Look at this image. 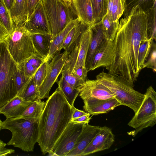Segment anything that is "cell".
<instances>
[{
	"mask_svg": "<svg viewBox=\"0 0 156 156\" xmlns=\"http://www.w3.org/2000/svg\"><path fill=\"white\" fill-rule=\"evenodd\" d=\"M148 39L147 14L137 5L119 22L112 41V62L106 69L108 73L120 76L134 86L141 71L138 62L139 47Z\"/></svg>",
	"mask_w": 156,
	"mask_h": 156,
	"instance_id": "1",
	"label": "cell"
},
{
	"mask_svg": "<svg viewBox=\"0 0 156 156\" xmlns=\"http://www.w3.org/2000/svg\"><path fill=\"white\" fill-rule=\"evenodd\" d=\"M38 122L37 143L45 154L54 146L72 118V110L58 87L45 101Z\"/></svg>",
	"mask_w": 156,
	"mask_h": 156,
	"instance_id": "2",
	"label": "cell"
},
{
	"mask_svg": "<svg viewBox=\"0 0 156 156\" xmlns=\"http://www.w3.org/2000/svg\"><path fill=\"white\" fill-rule=\"evenodd\" d=\"M96 78L110 90L121 105L129 107L135 113L137 112L145 98L144 94L135 90L134 86L117 75L103 71Z\"/></svg>",
	"mask_w": 156,
	"mask_h": 156,
	"instance_id": "3",
	"label": "cell"
},
{
	"mask_svg": "<svg viewBox=\"0 0 156 156\" xmlns=\"http://www.w3.org/2000/svg\"><path fill=\"white\" fill-rule=\"evenodd\" d=\"M1 126L2 129H7L12 133L8 145H12L26 152L33 151L38 138V122L22 119H6L2 122Z\"/></svg>",
	"mask_w": 156,
	"mask_h": 156,
	"instance_id": "4",
	"label": "cell"
},
{
	"mask_svg": "<svg viewBox=\"0 0 156 156\" xmlns=\"http://www.w3.org/2000/svg\"><path fill=\"white\" fill-rule=\"evenodd\" d=\"M49 23L52 37L72 21L78 19L71 1L41 0Z\"/></svg>",
	"mask_w": 156,
	"mask_h": 156,
	"instance_id": "5",
	"label": "cell"
},
{
	"mask_svg": "<svg viewBox=\"0 0 156 156\" xmlns=\"http://www.w3.org/2000/svg\"><path fill=\"white\" fill-rule=\"evenodd\" d=\"M25 23L17 25L13 33L5 41L9 54L16 64L34 56L41 57L34 48L31 34L26 29Z\"/></svg>",
	"mask_w": 156,
	"mask_h": 156,
	"instance_id": "6",
	"label": "cell"
},
{
	"mask_svg": "<svg viewBox=\"0 0 156 156\" xmlns=\"http://www.w3.org/2000/svg\"><path fill=\"white\" fill-rule=\"evenodd\" d=\"M16 68L6 44L0 42V108L17 95L14 78Z\"/></svg>",
	"mask_w": 156,
	"mask_h": 156,
	"instance_id": "7",
	"label": "cell"
},
{
	"mask_svg": "<svg viewBox=\"0 0 156 156\" xmlns=\"http://www.w3.org/2000/svg\"><path fill=\"white\" fill-rule=\"evenodd\" d=\"M144 94L140 106L128 124L134 129L129 133L133 136L144 128L153 127L156 123V92L150 86Z\"/></svg>",
	"mask_w": 156,
	"mask_h": 156,
	"instance_id": "8",
	"label": "cell"
},
{
	"mask_svg": "<svg viewBox=\"0 0 156 156\" xmlns=\"http://www.w3.org/2000/svg\"><path fill=\"white\" fill-rule=\"evenodd\" d=\"M70 53L66 50L57 53L49 63L46 76L41 86L37 99L48 98L49 92L54 83L61 73Z\"/></svg>",
	"mask_w": 156,
	"mask_h": 156,
	"instance_id": "9",
	"label": "cell"
},
{
	"mask_svg": "<svg viewBox=\"0 0 156 156\" xmlns=\"http://www.w3.org/2000/svg\"><path fill=\"white\" fill-rule=\"evenodd\" d=\"M85 124L69 123L54 146L52 151L54 156H66L73 148Z\"/></svg>",
	"mask_w": 156,
	"mask_h": 156,
	"instance_id": "10",
	"label": "cell"
},
{
	"mask_svg": "<svg viewBox=\"0 0 156 156\" xmlns=\"http://www.w3.org/2000/svg\"><path fill=\"white\" fill-rule=\"evenodd\" d=\"M25 26L30 34L51 35L50 26L41 1L36 7Z\"/></svg>",
	"mask_w": 156,
	"mask_h": 156,
	"instance_id": "11",
	"label": "cell"
},
{
	"mask_svg": "<svg viewBox=\"0 0 156 156\" xmlns=\"http://www.w3.org/2000/svg\"><path fill=\"white\" fill-rule=\"evenodd\" d=\"M76 89L83 100L90 98L106 99L114 97L110 90L97 79L87 80Z\"/></svg>",
	"mask_w": 156,
	"mask_h": 156,
	"instance_id": "12",
	"label": "cell"
},
{
	"mask_svg": "<svg viewBox=\"0 0 156 156\" xmlns=\"http://www.w3.org/2000/svg\"><path fill=\"white\" fill-rule=\"evenodd\" d=\"M114 142V135L111 129L105 126L101 127L98 132L82 152L81 156L108 149Z\"/></svg>",
	"mask_w": 156,
	"mask_h": 156,
	"instance_id": "13",
	"label": "cell"
},
{
	"mask_svg": "<svg viewBox=\"0 0 156 156\" xmlns=\"http://www.w3.org/2000/svg\"><path fill=\"white\" fill-rule=\"evenodd\" d=\"M83 101V109L92 115L107 113L121 105L114 97L106 99L90 98L84 99Z\"/></svg>",
	"mask_w": 156,
	"mask_h": 156,
	"instance_id": "14",
	"label": "cell"
},
{
	"mask_svg": "<svg viewBox=\"0 0 156 156\" xmlns=\"http://www.w3.org/2000/svg\"><path fill=\"white\" fill-rule=\"evenodd\" d=\"M113 41L105 39L95 53L92 61L89 71L101 67L107 69L112 60Z\"/></svg>",
	"mask_w": 156,
	"mask_h": 156,
	"instance_id": "15",
	"label": "cell"
},
{
	"mask_svg": "<svg viewBox=\"0 0 156 156\" xmlns=\"http://www.w3.org/2000/svg\"><path fill=\"white\" fill-rule=\"evenodd\" d=\"M100 128L99 126L85 124L73 148L66 156H81L82 152L98 132Z\"/></svg>",
	"mask_w": 156,
	"mask_h": 156,
	"instance_id": "16",
	"label": "cell"
},
{
	"mask_svg": "<svg viewBox=\"0 0 156 156\" xmlns=\"http://www.w3.org/2000/svg\"><path fill=\"white\" fill-rule=\"evenodd\" d=\"M33 102L26 101L16 95L0 108V114L3 115L6 119L17 118Z\"/></svg>",
	"mask_w": 156,
	"mask_h": 156,
	"instance_id": "17",
	"label": "cell"
},
{
	"mask_svg": "<svg viewBox=\"0 0 156 156\" xmlns=\"http://www.w3.org/2000/svg\"><path fill=\"white\" fill-rule=\"evenodd\" d=\"M90 27L92 29V34L85 63V67L88 72L95 53L103 40L105 39L101 21Z\"/></svg>",
	"mask_w": 156,
	"mask_h": 156,
	"instance_id": "18",
	"label": "cell"
},
{
	"mask_svg": "<svg viewBox=\"0 0 156 156\" xmlns=\"http://www.w3.org/2000/svg\"><path fill=\"white\" fill-rule=\"evenodd\" d=\"M72 2L80 22L89 27L95 23L90 0H72Z\"/></svg>",
	"mask_w": 156,
	"mask_h": 156,
	"instance_id": "19",
	"label": "cell"
},
{
	"mask_svg": "<svg viewBox=\"0 0 156 156\" xmlns=\"http://www.w3.org/2000/svg\"><path fill=\"white\" fill-rule=\"evenodd\" d=\"M92 34V31L91 27L87 26L80 36L78 41L77 59L74 72L80 66L85 67L86 58Z\"/></svg>",
	"mask_w": 156,
	"mask_h": 156,
	"instance_id": "20",
	"label": "cell"
},
{
	"mask_svg": "<svg viewBox=\"0 0 156 156\" xmlns=\"http://www.w3.org/2000/svg\"><path fill=\"white\" fill-rule=\"evenodd\" d=\"M79 22V21L78 19L72 21L55 36L53 37H51L49 52L44 61L49 62L59 51V48L66 36L70 30Z\"/></svg>",
	"mask_w": 156,
	"mask_h": 156,
	"instance_id": "21",
	"label": "cell"
},
{
	"mask_svg": "<svg viewBox=\"0 0 156 156\" xmlns=\"http://www.w3.org/2000/svg\"><path fill=\"white\" fill-rule=\"evenodd\" d=\"M87 26L81 22L78 23L66 36L59 48V51L63 49L70 53L78 42L82 33Z\"/></svg>",
	"mask_w": 156,
	"mask_h": 156,
	"instance_id": "22",
	"label": "cell"
},
{
	"mask_svg": "<svg viewBox=\"0 0 156 156\" xmlns=\"http://www.w3.org/2000/svg\"><path fill=\"white\" fill-rule=\"evenodd\" d=\"M31 37L36 51L45 60L49 52L51 35L31 34Z\"/></svg>",
	"mask_w": 156,
	"mask_h": 156,
	"instance_id": "23",
	"label": "cell"
},
{
	"mask_svg": "<svg viewBox=\"0 0 156 156\" xmlns=\"http://www.w3.org/2000/svg\"><path fill=\"white\" fill-rule=\"evenodd\" d=\"M46 102L37 99L29 105L22 114L16 118L22 119L37 123L44 109Z\"/></svg>",
	"mask_w": 156,
	"mask_h": 156,
	"instance_id": "24",
	"label": "cell"
},
{
	"mask_svg": "<svg viewBox=\"0 0 156 156\" xmlns=\"http://www.w3.org/2000/svg\"><path fill=\"white\" fill-rule=\"evenodd\" d=\"M11 18L15 27L27 20L25 0H14L10 12Z\"/></svg>",
	"mask_w": 156,
	"mask_h": 156,
	"instance_id": "25",
	"label": "cell"
},
{
	"mask_svg": "<svg viewBox=\"0 0 156 156\" xmlns=\"http://www.w3.org/2000/svg\"><path fill=\"white\" fill-rule=\"evenodd\" d=\"M124 0H108L106 14L111 21L119 20L124 10Z\"/></svg>",
	"mask_w": 156,
	"mask_h": 156,
	"instance_id": "26",
	"label": "cell"
},
{
	"mask_svg": "<svg viewBox=\"0 0 156 156\" xmlns=\"http://www.w3.org/2000/svg\"><path fill=\"white\" fill-rule=\"evenodd\" d=\"M56 82L69 104L71 107L74 106V101L79 94V91L76 88H73L62 75L60 80Z\"/></svg>",
	"mask_w": 156,
	"mask_h": 156,
	"instance_id": "27",
	"label": "cell"
},
{
	"mask_svg": "<svg viewBox=\"0 0 156 156\" xmlns=\"http://www.w3.org/2000/svg\"><path fill=\"white\" fill-rule=\"evenodd\" d=\"M101 21L105 39L111 41H113L118 30L119 20L116 22L111 21L106 14Z\"/></svg>",
	"mask_w": 156,
	"mask_h": 156,
	"instance_id": "28",
	"label": "cell"
},
{
	"mask_svg": "<svg viewBox=\"0 0 156 156\" xmlns=\"http://www.w3.org/2000/svg\"><path fill=\"white\" fill-rule=\"evenodd\" d=\"M156 2L144 12L147 15V33L149 39L156 41Z\"/></svg>",
	"mask_w": 156,
	"mask_h": 156,
	"instance_id": "29",
	"label": "cell"
},
{
	"mask_svg": "<svg viewBox=\"0 0 156 156\" xmlns=\"http://www.w3.org/2000/svg\"><path fill=\"white\" fill-rule=\"evenodd\" d=\"M124 10L123 13L124 18L128 16L133 8L137 5L139 6L145 12L151 8L156 0H124Z\"/></svg>",
	"mask_w": 156,
	"mask_h": 156,
	"instance_id": "30",
	"label": "cell"
},
{
	"mask_svg": "<svg viewBox=\"0 0 156 156\" xmlns=\"http://www.w3.org/2000/svg\"><path fill=\"white\" fill-rule=\"evenodd\" d=\"M95 23L100 22L107 12L108 0H90Z\"/></svg>",
	"mask_w": 156,
	"mask_h": 156,
	"instance_id": "31",
	"label": "cell"
},
{
	"mask_svg": "<svg viewBox=\"0 0 156 156\" xmlns=\"http://www.w3.org/2000/svg\"><path fill=\"white\" fill-rule=\"evenodd\" d=\"M33 76L30 78H27L23 72L19 69L17 66L14 78L17 95L21 96Z\"/></svg>",
	"mask_w": 156,
	"mask_h": 156,
	"instance_id": "32",
	"label": "cell"
},
{
	"mask_svg": "<svg viewBox=\"0 0 156 156\" xmlns=\"http://www.w3.org/2000/svg\"><path fill=\"white\" fill-rule=\"evenodd\" d=\"M153 41L149 39L142 41L139 47L138 62L139 69L141 71L151 51Z\"/></svg>",
	"mask_w": 156,
	"mask_h": 156,
	"instance_id": "33",
	"label": "cell"
},
{
	"mask_svg": "<svg viewBox=\"0 0 156 156\" xmlns=\"http://www.w3.org/2000/svg\"><path fill=\"white\" fill-rule=\"evenodd\" d=\"M0 21L5 27L10 35L15 30L12 21L10 13L3 0H0Z\"/></svg>",
	"mask_w": 156,
	"mask_h": 156,
	"instance_id": "34",
	"label": "cell"
},
{
	"mask_svg": "<svg viewBox=\"0 0 156 156\" xmlns=\"http://www.w3.org/2000/svg\"><path fill=\"white\" fill-rule=\"evenodd\" d=\"M49 62L44 61L38 68L33 76L36 88L37 98L41 86L47 76L48 68Z\"/></svg>",
	"mask_w": 156,
	"mask_h": 156,
	"instance_id": "35",
	"label": "cell"
},
{
	"mask_svg": "<svg viewBox=\"0 0 156 156\" xmlns=\"http://www.w3.org/2000/svg\"><path fill=\"white\" fill-rule=\"evenodd\" d=\"M61 73L66 81L74 88H76L85 81L71 73L68 69L64 67Z\"/></svg>",
	"mask_w": 156,
	"mask_h": 156,
	"instance_id": "36",
	"label": "cell"
},
{
	"mask_svg": "<svg viewBox=\"0 0 156 156\" xmlns=\"http://www.w3.org/2000/svg\"><path fill=\"white\" fill-rule=\"evenodd\" d=\"M20 97L28 101L33 102L37 100L36 88L33 76Z\"/></svg>",
	"mask_w": 156,
	"mask_h": 156,
	"instance_id": "37",
	"label": "cell"
},
{
	"mask_svg": "<svg viewBox=\"0 0 156 156\" xmlns=\"http://www.w3.org/2000/svg\"><path fill=\"white\" fill-rule=\"evenodd\" d=\"M156 49L155 43H153L149 56L144 63V68H147L152 69L154 72H156Z\"/></svg>",
	"mask_w": 156,
	"mask_h": 156,
	"instance_id": "38",
	"label": "cell"
},
{
	"mask_svg": "<svg viewBox=\"0 0 156 156\" xmlns=\"http://www.w3.org/2000/svg\"><path fill=\"white\" fill-rule=\"evenodd\" d=\"M17 67L22 70L26 76L30 78L34 76L38 69L35 68L27 61L17 64Z\"/></svg>",
	"mask_w": 156,
	"mask_h": 156,
	"instance_id": "39",
	"label": "cell"
},
{
	"mask_svg": "<svg viewBox=\"0 0 156 156\" xmlns=\"http://www.w3.org/2000/svg\"><path fill=\"white\" fill-rule=\"evenodd\" d=\"M41 0H25L26 10L28 21L33 13L35 8Z\"/></svg>",
	"mask_w": 156,
	"mask_h": 156,
	"instance_id": "40",
	"label": "cell"
},
{
	"mask_svg": "<svg viewBox=\"0 0 156 156\" xmlns=\"http://www.w3.org/2000/svg\"><path fill=\"white\" fill-rule=\"evenodd\" d=\"M26 61L35 68L38 69L44 61V60L40 56L35 55Z\"/></svg>",
	"mask_w": 156,
	"mask_h": 156,
	"instance_id": "41",
	"label": "cell"
},
{
	"mask_svg": "<svg viewBox=\"0 0 156 156\" xmlns=\"http://www.w3.org/2000/svg\"><path fill=\"white\" fill-rule=\"evenodd\" d=\"M88 72L85 67L80 66L74 71L73 74L85 81L87 80V73Z\"/></svg>",
	"mask_w": 156,
	"mask_h": 156,
	"instance_id": "42",
	"label": "cell"
},
{
	"mask_svg": "<svg viewBox=\"0 0 156 156\" xmlns=\"http://www.w3.org/2000/svg\"><path fill=\"white\" fill-rule=\"evenodd\" d=\"M90 115L88 113L86 114L83 115L79 117L71 119L69 122L74 123H83L84 124H88L91 119L90 117Z\"/></svg>",
	"mask_w": 156,
	"mask_h": 156,
	"instance_id": "43",
	"label": "cell"
},
{
	"mask_svg": "<svg viewBox=\"0 0 156 156\" xmlns=\"http://www.w3.org/2000/svg\"><path fill=\"white\" fill-rule=\"evenodd\" d=\"M9 35L7 30L0 21V42L5 41Z\"/></svg>",
	"mask_w": 156,
	"mask_h": 156,
	"instance_id": "44",
	"label": "cell"
},
{
	"mask_svg": "<svg viewBox=\"0 0 156 156\" xmlns=\"http://www.w3.org/2000/svg\"><path fill=\"white\" fill-rule=\"evenodd\" d=\"M71 107L73 112L71 119L79 117L86 114L87 113L83 111L76 108L74 106H72Z\"/></svg>",
	"mask_w": 156,
	"mask_h": 156,
	"instance_id": "45",
	"label": "cell"
},
{
	"mask_svg": "<svg viewBox=\"0 0 156 156\" xmlns=\"http://www.w3.org/2000/svg\"><path fill=\"white\" fill-rule=\"evenodd\" d=\"M6 8L10 12L14 0H3Z\"/></svg>",
	"mask_w": 156,
	"mask_h": 156,
	"instance_id": "46",
	"label": "cell"
},
{
	"mask_svg": "<svg viewBox=\"0 0 156 156\" xmlns=\"http://www.w3.org/2000/svg\"><path fill=\"white\" fill-rule=\"evenodd\" d=\"M2 122V121H1V119L0 118V125H1V124Z\"/></svg>",
	"mask_w": 156,
	"mask_h": 156,
	"instance_id": "47",
	"label": "cell"
},
{
	"mask_svg": "<svg viewBox=\"0 0 156 156\" xmlns=\"http://www.w3.org/2000/svg\"><path fill=\"white\" fill-rule=\"evenodd\" d=\"M1 129H1V125H0V131L1 130Z\"/></svg>",
	"mask_w": 156,
	"mask_h": 156,
	"instance_id": "48",
	"label": "cell"
},
{
	"mask_svg": "<svg viewBox=\"0 0 156 156\" xmlns=\"http://www.w3.org/2000/svg\"><path fill=\"white\" fill-rule=\"evenodd\" d=\"M67 0L71 1L72 0Z\"/></svg>",
	"mask_w": 156,
	"mask_h": 156,
	"instance_id": "49",
	"label": "cell"
}]
</instances>
